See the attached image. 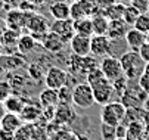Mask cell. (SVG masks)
I'll return each instance as SVG.
<instances>
[{
  "instance_id": "obj_50",
  "label": "cell",
  "mask_w": 149,
  "mask_h": 140,
  "mask_svg": "<svg viewBox=\"0 0 149 140\" xmlns=\"http://www.w3.org/2000/svg\"><path fill=\"white\" fill-rule=\"evenodd\" d=\"M3 52V44H2V42H0V53Z\"/></svg>"
},
{
  "instance_id": "obj_10",
  "label": "cell",
  "mask_w": 149,
  "mask_h": 140,
  "mask_svg": "<svg viewBox=\"0 0 149 140\" xmlns=\"http://www.w3.org/2000/svg\"><path fill=\"white\" fill-rule=\"evenodd\" d=\"M92 89H93L95 102H96V103L105 105V103L111 102L112 94H114V86H112V81H109L106 77L102 78L100 81L92 84Z\"/></svg>"
},
{
  "instance_id": "obj_53",
  "label": "cell",
  "mask_w": 149,
  "mask_h": 140,
  "mask_svg": "<svg viewBox=\"0 0 149 140\" xmlns=\"http://www.w3.org/2000/svg\"><path fill=\"white\" fill-rule=\"evenodd\" d=\"M146 100H148V102H149V93H148V99H146Z\"/></svg>"
},
{
  "instance_id": "obj_19",
  "label": "cell",
  "mask_w": 149,
  "mask_h": 140,
  "mask_svg": "<svg viewBox=\"0 0 149 140\" xmlns=\"http://www.w3.org/2000/svg\"><path fill=\"white\" fill-rule=\"evenodd\" d=\"M38 103L41 108H56L59 105V96H58V90L55 89H45L41 90L38 94Z\"/></svg>"
},
{
  "instance_id": "obj_15",
  "label": "cell",
  "mask_w": 149,
  "mask_h": 140,
  "mask_svg": "<svg viewBox=\"0 0 149 140\" xmlns=\"http://www.w3.org/2000/svg\"><path fill=\"white\" fill-rule=\"evenodd\" d=\"M70 47L74 55H78V56L90 55V37L74 34V37L70 40Z\"/></svg>"
},
{
  "instance_id": "obj_34",
  "label": "cell",
  "mask_w": 149,
  "mask_h": 140,
  "mask_svg": "<svg viewBox=\"0 0 149 140\" xmlns=\"http://www.w3.org/2000/svg\"><path fill=\"white\" fill-rule=\"evenodd\" d=\"M10 94H13V89L10 83L8 80H0V100L5 102Z\"/></svg>"
},
{
  "instance_id": "obj_42",
  "label": "cell",
  "mask_w": 149,
  "mask_h": 140,
  "mask_svg": "<svg viewBox=\"0 0 149 140\" xmlns=\"http://www.w3.org/2000/svg\"><path fill=\"white\" fill-rule=\"evenodd\" d=\"M0 140H15V133L0 128Z\"/></svg>"
},
{
  "instance_id": "obj_4",
  "label": "cell",
  "mask_w": 149,
  "mask_h": 140,
  "mask_svg": "<svg viewBox=\"0 0 149 140\" xmlns=\"http://www.w3.org/2000/svg\"><path fill=\"white\" fill-rule=\"evenodd\" d=\"M68 65H70V71L72 74H80V75H87L89 71H92L93 68L99 67V62L96 61V56H78V55H71L68 59Z\"/></svg>"
},
{
  "instance_id": "obj_49",
  "label": "cell",
  "mask_w": 149,
  "mask_h": 140,
  "mask_svg": "<svg viewBox=\"0 0 149 140\" xmlns=\"http://www.w3.org/2000/svg\"><path fill=\"white\" fill-rule=\"evenodd\" d=\"M114 140H127V139H125V137H115Z\"/></svg>"
},
{
  "instance_id": "obj_7",
  "label": "cell",
  "mask_w": 149,
  "mask_h": 140,
  "mask_svg": "<svg viewBox=\"0 0 149 140\" xmlns=\"http://www.w3.org/2000/svg\"><path fill=\"white\" fill-rule=\"evenodd\" d=\"M70 83V74L59 67H50L45 74V84L49 89L59 90Z\"/></svg>"
},
{
  "instance_id": "obj_52",
  "label": "cell",
  "mask_w": 149,
  "mask_h": 140,
  "mask_svg": "<svg viewBox=\"0 0 149 140\" xmlns=\"http://www.w3.org/2000/svg\"><path fill=\"white\" fill-rule=\"evenodd\" d=\"M146 42H149V33L146 34Z\"/></svg>"
},
{
  "instance_id": "obj_32",
  "label": "cell",
  "mask_w": 149,
  "mask_h": 140,
  "mask_svg": "<svg viewBox=\"0 0 149 140\" xmlns=\"http://www.w3.org/2000/svg\"><path fill=\"white\" fill-rule=\"evenodd\" d=\"M133 27H134L136 30L145 33V34L149 33V10H148V12H142V13L139 15L137 21L134 22Z\"/></svg>"
},
{
  "instance_id": "obj_25",
  "label": "cell",
  "mask_w": 149,
  "mask_h": 140,
  "mask_svg": "<svg viewBox=\"0 0 149 140\" xmlns=\"http://www.w3.org/2000/svg\"><path fill=\"white\" fill-rule=\"evenodd\" d=\"M25 99L16 96V94H10L6 100H5V108L8 112H13V114H21L22 108L25 106Z\"/></svg>"
},
{
  "instance_id": "obj_44",
  "label": "cell",
  "mask_w": 149,
  "mask_h": 140,
  "mask_svg": "<svg viewBox=\"0 0 149 140\" xmlns=\"http://www.w3.org/2000/svg\"><path fill=\"white\" fill-rule=\"evenodd\" d=\"M5 72H8V69H6V62H5V55L0 53V75H3Z\"/></svg>"
},
{
  "instance_id": "obj_28",
  "label": "cell",
  "mask_w": 149,
  "mask_h": 140,
  "mask_svg": "<svg viewBox=\"0 0 149 140\" xmlns=\"http://www.w3.org/2000/svg\"><path fill=\"white\" fill-rule=\"evenodd\" d=\"M5 62H6V69L8 71H13V69L21 68L25 64V58L19 52L16 55H5Z\"/></svg>"
},
{
  "instance_id": "obj_47",
  "label": "cell",
  "mask_w": 149,
  "mask_h": 140,
  "mask_svg": "<svg viewBox=\"0 0 149 140\" xmlns=\"http://www.w3.org/2000/svg\"><path fill=\"white\" fill-rule=\"evenodd\" d=\"M30 2L36 6V8H38V6H41V5H43V3H46L47 2V0H30Z\"/></svg>"
},
{
  "instance_id": "obj_14",
  "label": "cell",
  "mask_w": 149,
  "mask_h": 140,
  "mask_svg": "<svg viewBox=\"0 0 149 140\" xmlns=\"http://www.w3.org/2000/svg\"><path fill=\"white\" fill-rule=\"evenodd\" d=\"M75 118H77V114L74 112L71 105L59 103L56 106L55 116H53V121L56 124H59V125H62V124H71V123L75 121Z\"/></svg>"
},
{
  "instance_id": "obj_1",
  "label": "cell",
  "mask_w": 149,
  "mask_h": 140,
  "mask_svg": "<svg viewBox=\"0 0 149 140\" xmlns=\"http://www.w3.org/2000/svg\"><path fill=\"white\" fill-rule=\"evenodd\" d=\"M120 62L124 71V75L127 77V80H134L139 78V75L143 71L145 67V61L140 58L139 52L136 50H129V52H124L120 58Z\"/></svg>"
},
{
  "instance_id": "obj_3",
  "label": "cell",
  "mask_w": 149,
  "mask_h": 140,
  "mask_svg": "<svg viewBox=\"0 0 149 140\" xmlns=\"http://www.w3.org/2000/svg\"><path fill=\"white\" fill-rule=\"evenodd\" d=\"M72 103L81 109H87L96 103L93 89L89 83H80L72 87Z\"/></svg>"
},
{
  "instance_id": "obj_22",
  "label": "cell",
  "mask_w": 149,
  "mask_h": 140,
  "mask_svg": "<svg viewBox=\"0 0 149 140\" xmlns=\"http://www.w3.org/2000/svg\"><path fill=\"white\" fill-rule=\"evenodd\" d=\"M36 44H37V40L34 38V35L31 34H24V35H19V40H18V44H16V49L21 55H28L31 53L34 49H36Z\"/></svg>"
},
{
  "instance_id": "obj_27",
  "label": "cell",
  "mask_w": 149,
  "mask_h": 140,
  "mask_svg": "<svg viewBox=\"0 0 149 140\" xmlns=\"http://www.w3.org/2000/svg\"><path fill=\"white\" fill-rule=\"evenodd\" d=\"M19 40V31L18 30H12V28H6L3 31V34L0 35V42L5 47H16Z\"/></svg>"
},
{
  "instance_id": "obj_6",
  "label": "cell",
  "mask_w": 149,
  "mask_h": 140,
  "mask_svg": "<svg viewBox=\"0 0 149 140\" xmlns=\"http://www.w3.org/2000/svg\"><path fill=\"white\" fill-rule=\"evenodd\" d=\"M25 28L30 30L31 35H34L36 40H41V37H43L47 31H50V24L47 22V19L45 18V15L30 12Z\"/></svg>"
},
{
  "instance_id": "obj_8",
  "label": "cell",
  "mask_w": 149,
  "mask_h": 140,
  "mask_svg": "<svg viewBox=\"0 0 149 140\" xmlns=\"http://www.w3.org/2000/svg\"><path fill=\"white\" fill-rule=\"evenodd\" d=\"M96 12H100L97 8L96 0H77V2L71 3V19H80V18H90Z\"/></svg>"
},
{
  "instance_id": "obj_45",
  "label": "cell",
  "mask_w": 149,
  "mask_h": 140,
  "mask_svg": "<svg viewBox=\"0 0 149 140\" xmlns=\"http://www.w3.org/2000/svg\"><path fill=\"white\" fill-rule=\"evenodd\" d=\"M8 28V25H6V21H5V19H2V18H0V35H2L3 34V31Z\"/></svg>"
},
{
  "instance_id": "obj_40",
  "label": "cell",
  "mask_w": 149,
  "mask_h": 140,
  "mask_svg": "<svg viewBox=\"0 0 149 140\" xmlns=\"http://www.w3.org/2000/svg\"><path fill=\"white\" fill-rule=\"evenodd\" d=\"M125 134H127V124H124L123 121L115 127V137H125Z\"/></svg>"
},
{
  "instance_id": "obj_12",
  "label": "cell",
  "mask_w": 149,
  "mask_h": 140,
  "mask_svg": "<svg viewBox=\"0 0 149 140\" xmlns=\"http://www.w3.org/2000/svg\"><path fill=\"white\" fill-rule=\"evenodd\" d=\"M50 31L56 33L63 42H70L74 37V19L67 18V19H53V22L50 24Z\"/></svg>"
},
{
  "instance_id": "obj_17",
  "label": "cell",
  "mask_w": 149,
  "mask_h": 140,
  "mask_svg": "<svg viewBox=\"0 0 149 140\" xmlns=\"http://www.w3.org/2000/svg\"><path fill=\"white\" fill-rule=\"evenodd\" d=\"M124 38H125V43H127V46H129V49L136 50V52H139V49L146 43V34L136 30L134 27L129 28V31H127Z\"/></svg>"
},
{
  "instance_id": "obj_46",
  "label": "cell",
  "mask_w": 149,
  "mask_h": 140,
  "mask_svg": "<svg viewBox=\"0 0 149 140\" xmlns=\"http://www.w3.org/2000/svg\"><path fill=\"white\" fill-rule=\"evenodd\" d=\"M6 112H8V111H6V108H5V102L0 100V119L3 118V115H5Z\"/></svg>"
},
{
  "instance_id": "obj_36",
  "label": "cell",
  "mask_w": 149,
  "mask_h": 140,
  "mask_svg": "<svg viewBox=\"0 0 149 140\" xmlns=\"http://www.w3.org/2000/svg\"><path fill=\"white\" fill-rule=\"evenodd\" d=\"M53 140H77V134L72 131H65V130H58L55 133Z\"/></svg>"
},
{
  "instance_id": "obj_20",
  "label": "cell",
  "mask_w": 149,
  "mask_h": 140,
  "mask_svg": "<svg viewBox=\"0 0 149 140\" xmlns=\"http://www.w3.org/2000/svg\"><path fill=\"white\" fill-rule=\"evenodd\" d=\"M22 124H24V121H22V118H21V115L13 114V112H6L3 115V118L0 119V128L12 131V133H15Z\"/></svg>"
},
{
  "instance_id": "obj_48",
  "label": "cell",
  "mask_w": 149,
  "mask_h": 140,
  "mask_svg": "<svg viewBox=\"0 0 149 140\" xmlns=\"http://www.w3.org/2000/svg\"><path fill=\"white\" fill-rule=\"evenodd\" d=\"M77 140H90V139L84 134H77Z\"/></svg>"
},
{
  "instance_id": "obj_41",
  "label": "cell",
  "mask_w": 149,
  "mask_h": 140,
  "mask_svg": "<svg viewBox=\"0 0 149 140\" xmlns=\"http://www.w3.org/2000/svg\"><path fill=\"white\" fill-rule=\"evenodd\" d=\"M115 2H118V0H96L99 10H105L106 8H109V6H111V5H114Z\"/></svg>"
},
{
  "instance_id": "obj_30",
  "label": "cell",
  "mask_w": 149,
  "mask_h": 140,
  "mask_svg": "<svg viewBox=\"0 0 149 140\" xmlns=\"http://www.w3.org/2000/svg\"><path fill=\"white\" fill-rule=\"evenodd\" d=\"M142 12L137 9V8H134L133 5H129V6H125L124 8V13H123V19L129 24L130 27H133L134 25V22L137 21V18H139V15H140Z\"/></svg>"
},
{
  "instance_id": "obj_51",
  "label": "cell",
  "mask_w": 149,
  "mask_h": 140,
  "mask_svg": "<svg viewBox=\"0 0 149 140\" xmlns=\"http://www.w3.org/2000/svg\"><path fill=\"white\" fill-rule=\"evenodd\" d=\"M65 2H68V3L71 5V3H74V2H77V0H65Z\"/></svg>"
},
{
  "instance_id": "obj_43",
  "label": "cell",
  "mask_w": 149,
  "mask_h": 140,
  "mask_svg": "<svg viewBox=\"0 0 149 140\" xmlns=\"http://www.w3.org/2000/svg\"><path fill=\"white\" fill-rule=\"evenodd\" d=\"M22 2H24V0H3V3H5L8 8H10V9H13V8H19Z\"/></svg>"
},
{
  "instance_id": "obj_21",
  "label": "cell",
  "mask_w": 149,
  "mask_h": 140,
  "mask_svg": "<svg viewBox=\"0 0 149 140\" xmlns=\"http://www.w3.org/2000/svg\"><path fill=\"white\" fill-rule=\"evenodd\" d=\"M19 115H21L24 123L33 124L43 115V109H41L40 106H37V105H34V103H25V106L22 108V111H21Z\"/></svg>"
},
{
  "instance_id": "obj_18",
  "label": "cell",
  "mask_w": 149,
  "mask_h": 140,
  "mask_svg": "<svg viewBox=\"0 0 149 140\" xmlns=\"http://www.w3.org/2000/svg\"><path fill=\"white\" fill-rule=\"evenodd\" d=\"M49 13L52 15L53 19H67L70 18L71 13V5L65 0H56V2L50 3Z\"/></svg>"
},
{
  "instance_id": "obj_9",
  "label": "cell",
  "mask_w": 149,
  "mask_h": 140,
  "mask_svg": "<svg viewBox=\"0 0 149 140\" xmlns=\"http://www.w3.org/2000/svg\"><path fill=\"white\" fill-rule=\"evenodd\" d=\"M99 67L103 72V75L109 80V81H115L120 77L124 75V71H123V67H121V62L120 59H117L115 56H105L102 58V61L99 62Z\"/></svg>"
},
{
  "instance_id": "obj_23",
  "label": "cell",
  "mask_w": 149,
  "mask_h": 140,
  "mask_svg": "<svg viewBox=\"0 0 149 140\" xmlns=\"http://www.w3.org/2000/svg\"><path fill=\"white\" fill-rule=\"evenodd\" d=\"M90 18H92L95 34H106V31H108V25H109V19L105 16V13L100 10V12H96L95 15H92Z\"/></svg>"
},
{
  "instance_id": "obj_31",
  "label": "cell",
  "mask_w": 149,
  "mask_h": 140,
  "mask_svg": "<svg viewBox=\"0 0 149 140\" xmlns=\"http://www.w3.org/2000/svg\"><path fill=\"white\" fill-rule=\"evenodd\" d=\"M45 71H43V67L40 64H30L28 65V75L31 80L34 81H41V80H45Z\"/></svg>"
},
{
  "instance_id": "obj_16",
  "label": "cell",
  "mask_w": 149,
  "mask_h": 140,
  "mask_svg": "<svg viewBox=\"0 0 149 140\" xmlns=\"http://www.w3.org/2000/svg\"><path fill=\"white\" fill-rule=\"evenodd\" d=\"M129 28H130V25L127 24L124 19H111L106 35H108L112 42H117V40H121V38L125 37Z\"/></svg>"
},
{
  "instance_id": "obj_26",
  "label": "cell",
  "mask_w": 149,
  "mask_h": 140,
  "mask_svg": "<svg viewBox=\"0 0 149 140\" xmlns=\"http://www.w3.org/2000/svg\"><path fill=\"white\" fill-rule=\"evenodd\" d=\"M145 133V124L142 121H130V124H127V134L125 139L127 140H139Z\"/></svg>"
},
{
  "instance_id": "obj_38",
  "label": "cell",
  "mask_w": 149,
  "mask_h": 140,
  "mask_svg": "<svg viewBox=\"0 0 149 140\" xmlns=\"http://www.w3.org/2000/svg\"><path fill=\"white\" fill-rule=\"evenodd\" d=\"M130 5L137 8L140 12H148V9H149V0H132Z\"/></svg>"
},
{
  "instance_id": "obj_35",
  "label": "cell",
  "mask_w": 149,
  "mask_h": 140,
  "mask_svg": "<svg viewBox=\"0 0 149 140\" xmlns=\"http://www.w3.org/2000/svg\"><path fill=\"white\" fill-rule=\"evenodd\" d=\"M112 86H114V91H117V94L121 97L125 93V90H127V77L125 75L120 77L118 80L112 81Z\"/></svg>"
},
{
  "instance_id": "obj_37",
  "label": "cell",
  "mask_w": 149,
  "mask_h": 140,
  "mask_svg": "<svg viewBox=\"0 0 149 140\" xmlns=\"http://www.w3.org/2000/svg\"><path fill=\"white\" fill-rule=\"evenodd\" d=\"M100 131H102V136H103L106 140H111V139L114 140V139H115V127H112V125L102 124Z\"/></svg>"
},
{
  "instance_id": "obj_2",
  "label": "cell",
  "mask_w": 149,
  "mask_h": 140,
  "mask_svg": "<svg viewBox=\"0 0 149 140\" xmlns=\"http://www.w3.org/2000/svg\"><path fill=\"white\" fill-rule=\"evenodd\" d=\"M125 112H127V106L123 102H108L102 106L100 121L102 124L117 127L120 123L124 121Z\"/></svg>"
},
{
  "instance_id": "obj_13",
  "label": "cell",
  "mask_w": 149,
  "mask_h": 140,
  "mask_svg": "<svg viewBox=\"0 0 149 140\" xmlns=\"http://www.w3.org/2000/svg\"><path fill=\"white\" fill-rule=\"evenodd\" d=\"M40 43H41L45 50H47L50 53H59V52H62L63 46H65V42L53 31H47L43 37H41Z\"/></svg>"
},
{
  "instance_id": "obj_29",
  "label": "cell",
  "mask_w": 149,
  "mask_h": 140,
  "mask_svg": "<svg viewBox=\"0 0 149 140\" xmlns=\"http://www.w3.org/2000/svg\"><path fill=\"white\" fill-rule=\"evenodd\" d=\"M124 5L120 2H115L114 5H111L109 8H106L105 10H102L105 13V16L109 19H123V13H124Z\"/></svg>"
},
{
  "instance_id": "obj_33",
  "label": "cell",
  "mask_w": 149,
  "mask_h": 140,
  "mask_svg": "<svg viewBox=\"0 0 149 140\" xmlns=\"http://www.w3.org/2000/svg\"><path fill=\"white\" fill-rule=\"evenodd\" d=\"M58 96H59V103H65V105L72 103V89L68 84L58 90Z\"/></svg>"
},
{
  "instance_id": "obj_24",
  "label": "cell",
  "mask_w": 149,
  "mask_h": 140,
  "mask_svg": "<svg viewBox=\"0 0 149 140\" xmlns=\"http://www.w3.org/2000/svg\"><path fill=\"white\" fill-rule=\"evenodd\" d=\"M74 31H75V34H80V35L92 37L95 34L93 24H92V18H80V19H75V21H74Z\"/></svg>"
},
{
  "instance_id": "obj_5",
  "label": "cell",
  "mask_w": 149,
  "mask_h": 140,
  "mask_svg": "<svg viewBox=\"0 0 149 140\" xmlns=\"http://www.w3.org/2000/svg\"><path fill=\"white\" fill-rule=\"evenodd\" d=\"M112 52V40L106 34H93L90 37V55L96 58L109 56Z\"/></svg>"
},
{
  "instance_id": "obj_11",
  "label": "cell",
  "mask_w": 149,
  "mask_h": 140,
  "mask_svg": "<svg viewBox=\"0 0 149 140\" xmlns=\"http://www.w3.org/2000/svg\"><path fill=\"white\" fill-rule=\"evenodd\" d=\"M28 15L30 12H25L19 8H13V9H9L8 13H6V25L8 28H12V30H24L27 27V21H28Z\"/></svg>"
},
{
  "instance_id": "obj_39",
  "label": "cell",
  "mask_w": 149,
  "mask_h": 140,
  "mask_svg": "<svg viewBox=\"0 0 149 140\" xmlns=\"http://www.w3.org/2000/svg\"><path fill=\"white\" fill-rule=\"evenodd\" d=\"M139 55L145 62H149V42H146L140 49H139Z\"/></svg>"
}]
</instances>
